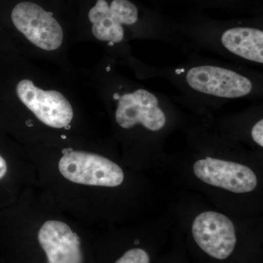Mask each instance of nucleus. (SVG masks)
Segmentation results:
<instances>
[{
	"label": "nucleus",
	"instance_id": "obj_1",
	"mask_svg": "<svg viewBox=\"0 0 263 263\" xmlns=\"http://www.w3.org/2000/svg\"><path fill=\"white\" fill-rule=\"evenodd\" d=\"M181 35L203 47L246 63L263 64V29L260 17L215 20L194 15L175 23Z\"/></svg>",
	"mask_w": 263,
	"mask_h": 263
},
{
	"label": "nucleus",
	"instance_id": "obj_12",
	"mask_svg": "<svg viewBox=\"0 0 263 263\" xmlns=\"http://www.w3.org/2000/svg\"><path fill=\"white\" fill-rule=\"evenodd\" d=\"M251 138L252 141L262 148L263 147V119L261 118L252 126L250 132Z\"/></svg>",
	"mask_w": 263,
	"mask_h": 263
},
{
	"label": "nucleus",
	"instance_id": "obj_4",
	"mask_svg": "<svg viewBox=\"0 0 263 263\" xmlns=\"http://www.w3.org/2000/svg\"><path fill=\"white\" fill-rule=\"evenodd\" d=\"M59 168L69 181L89 186L115 187L124 179L122 169L115 162L86 152H67L60 160Z\"/></svg>",
	"mask_w": 263,
	"mask_h": 263
},
{
	"label": "nucleus",
	"instance_id": "obj_3",
	"mask_svg": "<svg viewBox=\"0 0 263 263\" xmlns=\"http://www.w3.org/2000/svg\"><path fill=\"white\" fill-rule=\"evenodd\" d=\"M114 89L110 100L115 105L114 118L121 128L140 126L150 133H159L168 122V99L136 84L122 85Z\"/></svg>",
	"mask_w": 263,
	"mask_h": 263
},
{
	"label": "nucleus",
	"instance_id": "obj_7",
	"mask_svg": "<svg viewBox=\"0 0 263 263\" xmlns=\"http://www.w3.org/2000/svg\"><path fill=\"white\" fill-rule=\"evenodd\" d=\"M193 173L202 182L233 193H248L257 186V175L245 164L205 157L193 164Z\"/></svg>",
	"mask_w": 263,
	"mask_h": 263
},
{
	"label": "nucleus",
	"instance_id": "obj_2",
	"mask_svg": "<svg viewBox=\"0 0 263 263\" xmlns=\"http://www.w3.org/2000/svg\"><path fill=\"white\" fill-rule=\"evenodd\" d=\"M167 71L162 75L171 78L178 88L204 100H238L262 94L260 81L254 76L230 66L186 64Z\"/></svg>",
	"mask_w": 263,
	"mask_h": 263
},
{
	"label": "nucleus",
	"instance_id": "obj_9",
	"mask_svg": "<svg viewBox=\"0 0 263 263\" xmlns=\"http://www.w3.org/2000/svg\"><path fill=\"white\" fill-rule=\"evenodd\" d=\"M38 241L48 263H83L80 238L62 221H46L38 233Z\"/></svg>",
	"mask_w": 263,
	"mask_h": 263
},
{
	"label": "nucleus",
	"instance_id": "obj_10",
	"mask_svg": "<svg viewBox=\"0 0 263 263\" xmlns=\"http://www.w3.org/2000/svg\"><path fill=\"white\" fill-rule=\"evenodd\" d=\"M199 8L235 9L241 6L249 0H189Z\"/></svg>",
	"mask_w": 263,
	"mask_h": 263
},
{
	"label": "nucleus",
	"instance_id": "obj_11",
	"mask_svg": "<svg viewBox=\"0 0 263 263\" xmlns=\"http://www.w3.org/2000/svg\"><path fill=\"white\" fill-rule=\"evenodd\" d=\"M115 263H150L149 255L143 249H132Z\"/></svg>",
	"mask_w": 263,
	"mask_h": 263
},
{
	"label": "nucleus",
	"instance_id": "obj_6",
	"mask_svg": "<svg viewBox=\"0 0 263 263\" xmlns=\"http://www.w3.org/2000/svg\"><path fill=\"white\" fill-rule=\"evenodd\" d=\"M12 22L31 44L45 51L61 47L64 31L51 12L32 2H22L12 10Z\"/></svg>",
	"mask_w": 263,
	"mask_h": 263
},
{
	"label": "nucleus",
	"instance_id": "obj_5",
	"mask_svg": "<svg viewBox=\"0 0 263 263\" xmlns=\"http://www.w3.org/2000/svg\"><path fill=\"white\" fill-rule=\"evenodd\" d=\"M15 94L21 103L48 127L66 128L73 119L72 104L61 91L43 89L25 78L16 84Z\"/></svg>",
	"mask_w": 263,
	"mask_h": 263
},
{
	"label": "nucleus",
	"instance_id": "obj_8",
	"mask_svg": "<svg viewBox=\"0 0 263 263\" xmlns=\"http://www.w3.org/2000/svg\"><path fill=\"white\" fill-rule=\"evenodd\" d=\"M192 233L199 247L214 258H228L234 251L237 242L234 224L221 213H200L194 219Z\"/></svg>",
	"mask_w": 263,
	"mask_h": 263
},
{
	"label": "nucleus",
	"instance_id": "obj_14",
	"mask_svg": "<svg viewBox=\"0 0 263 263\" xmlns=\"http://www.w3.org/2000/svg\"><path fill=\"white\" fill-rule=\"evenodd\" d=\"M152 1L155 2V3H161V2L164 1V0H152Z\"/></svg>",
	"mask_w": 263,
	"mask_h": 263
},
{
	"label": "nucleus",
	"instance_id": "obj_13",
	"mask_svg": "<svg viewBox=\"0 0 263 263\" xmlns=\"http://www.w3.org/2000/svg\"><path fill=\"white\" fill-rule=\"evenodd\" d=\"M8 171V166L5 159L0 155V180L5 177Z\"/></svg>",
	"mask_w": 263,
	"mask_h": 263
}]
</instances>
